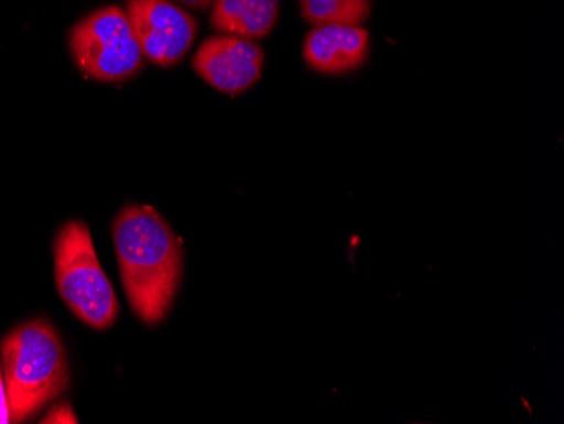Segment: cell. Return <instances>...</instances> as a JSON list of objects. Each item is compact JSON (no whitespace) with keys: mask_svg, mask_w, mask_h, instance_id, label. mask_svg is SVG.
Returning <instances> with one entry per match:
<instances>
[{"mask_svg":"<svg viewBox=\"0 0 564 424\" xmlns=\"http://www.w3.org/2000/svg\"><path fill=\"white\" fill-rule=\"evenodd\" d=\"M177 2H183V4L189 6V8L205 9L208 8L214 0H177Z\"/></svg>","mask_w":564,"mask_h":424,"instance_id":"obj_12","label":"cell"},{"mask_svg":"<svg viewBox=\"0 0 564 424\" xmlns=\"http://www.w3.org/2000/svg\"><path fill=\"white\" fill-rule=\"evenodd\" d=\"M69 52L76 66L98 81H122L142 68L144 55L127 12L107 6L75 24Z\"/></svg>","mask_w":564,"mask_h":424,"instance_id":"obj_4","label":"cell"},{"mask_svg":"<svg viewBox=\"0 0 564 424\" xmlns=\"http://www.w3.org/2000/svg\"><path fill=\"white\" fill-rule=\"evenodd\" d=\"M56 286L76 318L95 330H107L119 316V302L101 269L90 230L82 221H68L55 242Z\"/></svg>","mask_w":564,"mask_h":424,"instance_id":"obj_3","label":"cell"},{"mask_svg":"<svg viewBox=\"0 0 564 424\" xmlns=\"http://www.w3.org/2000/svg\"><path fill=\"white\" fill-rule=\"evenodd\" d=\"M11 423L33 416L68 388V363L58 331L46 319H33L0 344Z\"/></svg>","mask_w":564,"mask_h":424,"instance_id":"obj_2","label":"cell"},{"mask_svg":"<svg viewBox=\"0 0 564 424\" xmlns=\"http://www.w3.org/2000/svg\"><path fill=\"white\" fill-rule=\"evenodd\" d=\"M279 0H215L212 26L243 40H259L274 30Z\"/></svg>","mask_w":564,"mask_h":424,"instance_id":"obj_8","label":"cell"},{"mask_svg":"<svg viewBox=\"0 0 564 424\" xmlns=\"http://www.w3.org/2000/svg\"><path fill=\"white\" fill-rule=\"evenodd\" d=\"M41 423H78V421H76L69 404H59L55 410H51Z\"/></svg>","mask_w":564,"mask_h":424,"instance_id":"obj_10","label":"cell"},{"mask_svg":"<svg viewBox=\"0 0 564 424\" xmlns=\"http://www.w3.org/2000/svg\"><path fill=\"white\" fill-rule=\"evenodd\" d=\"M11 423L9 416L8 389H6L4 373L0 372V424Z\"/></svg>","mask_w":564,"mask_h":424,"instance_id":"obj_11","label":"cell"},{"mask_svg":"<svg viewBox=\"0 0 564 424\" xmlns=\"http://www.w3.org/2000/svg\"><path fill=\"white\" fill-rule=\"evenodd\" d=\"M203 80L227 95H237L258 84L264 68L259 44L239 36L208 37L193 58Z\"/></svg>","mask_w":564,"mask_h":424,"instance_id":"obj_6","label":"cell"},{"mask_svg":"<svg viewBox=\"0 0 564 424\" xmlns=\"http://www.w3.org/2000/svg\"><path fill=\"white\" fill-rule=\"evenodd\" d=\"M113 243L127 300L142 322L158 325L182 280V240L154 208L129 205L113 221Z\"/></svg>","mask_w":564,"mask_h":424,"instance_id":"obj_1","label":"cell"},{"mask_svg":"<svg viewBox=\"0 0 564 424\" xmlns=\"http://www.w3.org/2000/svg\"><path fill=\"white\" fill-rule=\"evenodd\" d=\"M301 14L313 26L362 24L370 15V0H300Z\"/></svg>","mask_w":564,"mask_h":424,"instance_id":"obj_9","label":"cell"},{"mask_svg":"<svg viewBox=\"0 0 564 424\" xmlns=\"http://www.w3.org/2000/svg\"><path fill=\"white\" fill-rule=\"evenodd\" d=\"M142 55L158 66L182 62L198 33V24L188 12L170 0H126Z\"/></svg>","mask_w":564,"mask_h":424,"instance_id":"obj_5","label":"cell"},{"mask_svg":"<svg viewBox=\"0 0 564 424\" xmlns=\"http://www.w3.org/2000/svg\"><path fill=\"white\" fill-rule=\"evenodd\" d=\"M370 37L354 24H323L310 31L303 55L307 65L323 75H344L366 63Z\"/></svg>","mask_w":564,"mask_h":424,"instance_id":"obj_7","label":"cell"}]
</instances>
